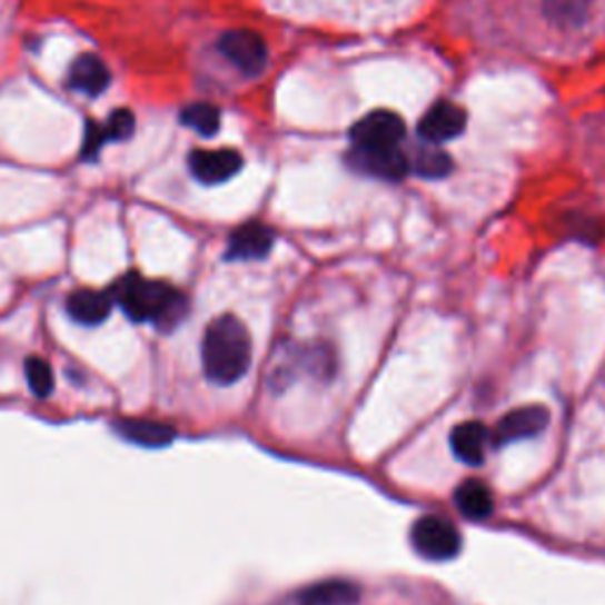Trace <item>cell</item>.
I'll list each match as a JSON object with an SVG mask.
<instances>
[{
  "label": "cell",
  "mask_w": 605,
  "mask_h": 605,
  "mask_svg": "<svg viewBox=\"0 0 605 605\" xmlns=\"http://www.w3.org/2000/svg\"><path fill=\"white\" fill-rule=\"evenodd\" d=\"M449 445L454 457L468 466H480L487 457V449L492 445L489 430L483 421H464L457 424L449 435Z\"/></svg>",
  "instance_id": "13"
},
{
  "label": "cell",
  "mask_w": 605,
  "mask_h": 605,
  "mask_svg": "<svg viewBox=\"0 0 605 605\" xmlns=\"http://www.w3.org/2000/svg\"><path fill=\"white\" fill-rule=\"evenodd\" d=\"M348 166H353L359 173H367L381 180H400L407 173V159L400 149H365L353 147L348 155Z\"/></svg>",
  "instance_id": "10"
},
{
  "label": "cell",
  "mask_w": 605,
  "mask_h": 605,
  "mask_svg": "<svg viewBox=\"0 0 605 605\" xmlns=\"http://www.w3.org/2000/svg\"><path fill=\"white\" fill-rule=\"evenodd\" d=\"M102 128L107 140H126L136 130V117L128 109H117L107 119V123H102Z\"/></svg>",
  "instance_id": "22"
},
{
  "label": "cell",
  "mask_w": 605,
  "mask_h": 605,
  "mask_svg": "<svg viewBox=\"0 0 605 605\" xmlns=\"http://www.w3.org/2000/svg\"><path fill=\"white\" fill-rule=\"evenodd\" d=\"M244 161L235 149H197L189 157V170L201 185H220L235 178Z\"/></svg>",
  "instance_id": "11"
},
{
  "label": "cell",
  "mask_w": 605,
  "mask_h": 605,
  "mask_svg": "<svg viewBox=\"0 0 605 605\" xmlns=\"http://www.w3.org/2000/svg\"><path fill=\"white\" fill-rule=\"evenodd\" d=\"M111 306H113V298L109 291L79 289V291H71L67 298L69 317L83 327L102 325L111 313Z\"/></svg>",
  "instance_id": "15"
},
{
  "label": "cell",
  "mask_w": 605,
  "mask_h": 605,
  "mask_svg": "<svg viewBox=\"0 0 605 605\" xmlns=\"http://www.w3.org/2000/svg\"><path fill=\"white\" fill-rule=\"evenodd\" d=\"M476 6L489 29L516 48L565 57L605 41V0H476Z\"/></svg>",
  "instance_id": "1"
},
{
  "label": "cell",
  "mask_w": 605,
  "mask_h": 605,
  "mask_svg": "<svg viewBox=\"0 0 605 605\" xmlns=\"http://www.w3.org/2000/svg\"><path fill=\"white\" fill-rule=\"evenodd\" d=\"M353 147L365 149H395L405 138V123L397 113L374 111L350 130Z\"/></svg>",
  "instance_id": "7"
},
{
  "label": "cell",
  "mask_w": 605,
  "mask_h": 605,
  "mask_svg": "<svg viewBox=\"0 0 605 605\" xmlns=\"http://www.w3.org/2000/svg\"><path fill=\"white\" fill-rule=\"evenodd\" d=\"M182 123L189 126L192 130H197L199 136L211 138L216 136V130L220 128V113L214 105L206 102H197L189 105L187 109H182Z\"/></svg>",
  "instance_id": "19"
},
{
  "label": "cell",
  "mask_w": 605,
  "mask_h": 605,
  "mask_svg": "<svg viewBox=\"0 0 605 605\" xmlns=\"http://www.w3.org/2000/svg\"><path fill=\"white\" fill-rule=\"evenodd\" d=\"M466 126V113L457 105L440 102L428 109L426 117L419 123V136L430 145H443L454 140Z\"/></svg>",
  "instance_id": "12"
},
{
  "label": "cell",
  "mask_w": 605,
  "mask_h": 605,
  "mask_svg": "<svg viewBox=\"0 0 605 605\" xmlns=\"http://www.w3.org/2000/svg\"><path fill=\"white\" fill-rule=\"evenodd\" d=\"M218 48L246 76H258L268 65V46L254 31H227L222 33Z\"/></svg>",
  "instance_id": "8"
},
{
  "label": "cell",
  "mask_w": 605,
  "mask_h": 605,
  "mask_svg": "<svg viewBox=\"0 0 605 605\" xmlns=\"http://www.w3.org/2000/svg\"><path fill=\"white\" fill-rule=\"evenodd\" d=\"M109 142L107 136H105V128L102 123H88V130H86V142H83V157L86 159H92L98 157V151L102 149V145Z\"/></svg>",
  "instance_id": "23"
},
{
  "label": "cell",
  "mask_w": 605,
  "mask_h": 605,
  "mask_svg": "<svg viewBox=\"0 0 605 605\" xmlns=\"http://www.w3.org/2000/svg\"><path fill=\"white\" fill-rule=\"evenodd\" d=\"M254 344L244 321L235 315H220L204 331L201 365L208 381L232 386L251 369Z\"/></svg>",
  "instance_id": "4"
},
{
  "label": "cell",
  "mask_w": 605,
  "mask_h": 605,
  "mask_svg": "<svg viewBox=\"0 0 605 605\" xmlns=\"http://www.w3.org/2000/svg\"><path fill=\"white\" fill-rule=\"evenodd\" d=\"M111 298L132 321H149L159 331L170 334L187 317V298L166 281H151L138 272H128L111 287Z\"/></svg>",
  "instance_id": "3"
},
{
  "label": "cell",
  "mask_w": 605,
  "mask_h": 605,
  "mask_svg": "<svg viewBox=\"0 0 605 605\" xmlns=\"http://www.w3.org/2000/svg\"><path fill=\"white\" fill-rule=\"evenodd\" d=\"M272 10L300 19L348 29H384L407 22L426 0H262Z\"/></svg>",
  "instance_id": "2"
},
{
  "label": "cell",
  "mask_w": 605,
  "mask_h": 605,
  "mask_svg": "<svg viewBox=\"0 0 605 605\" xmlns=\"http://www.w3.org/2000/svg\"><path fill=\"white\" fill-rule=\"evenodd\" d=\"M275 235L260 222L241 225L227 244V260H260L270 254Z\"/></svg>",
  "instance_id": "14"
},
{
  "label": "cell",
  "mask_w": 605,
  "mask_h": 605,
  "mask_svg": "<svg viewBox=\"0 0 605 605\" xmlns=\"http://www.w3.org/2000/svg\"><path fill=\"white\" fill-rule=\"evenodd\" d=\"M363 592L348 579H325L284 596L277 605H357Z\"/></svg>",
  "instance_id": "9"
},
{
  "label": "cell",
  "mask_w": 605,
  "mask_h": 605,
  "mask_svg": "<svg viewBox=\"0 0 605 605\" xmlns=\"http://www.w3.org/2000/svg\"><path fill=\"white\" fill-rule=\"evenodd\" d=\"M414 552L428 561H452L462 552V533L449 518L428 514L411 525Z\"/></svg>",
  "instance_id": "5"
},
{
  "label": "cell",
  "mask_w": 605,
  "mask_h": 605,
  "mask_svg": "<svg viewBox=\"0 0 605 605\" xmlns=\"http://www.w3.org/2000/svg\"><path fill=\"white\" fill-rule=\"evenodd\" d=\"M24 369H27V381H29V388H31L33 395L46 397V395L52 393L54 378H52L50 365L46 363L43 357H29Z\"/></svg>",
  "instance_id": "21"
},
{
  "label": "cell",
  "mask_w": 605,
  "mask_h": 605,
  "mask_svg": "<svg viewBox=\"0 0 605 605\" xmlns=\"http://www.w3.org/2000/svg\"><path fill=\"white\" fill-rule=\"evenodd\" d=\"M452 168V161L449 157L445 155V151L435 149V147H426L421 151H416V159H414V170L424 178H443L449 173Z\"/></svg>",
  "instance_id": "20"
},
{
  "label": "cell",
  "mask_w": 605,
  "mask_h": 605,
  "mask_svg": "<svg viewBox=\"0 0 605 605\" xmlns=\"http://www.w3.org/2000/svg\"><path fill=\"white\" fill-rule=\"evenodd\" d=\"M109 81H111L109 69L98 54H83L71 65L69 83L73 90L88 95V98H98L100 92L107 90Z\"/></svg>",
  "instance_id": "17"
},
{
  "label": "cell",
  "mask_w": 605,
  "mask_h": 605,
  "mask_svg": "<svg viewBox=\"0 0 605 605\" xmlns=\"http://www.w3.org/2000/svg\"><path fill=\"white\" fill-rule=\"evenodd\" d=\"M548 421H552V414H548L544 405H527V407L510 409L497 421L495 430L489 433L492 447H504L516 440L535 438V435L546 430Z\"/></svg>",
  "instance_id": "6"
},
{
  "label": "cell",
  "mask_w": 605,
  "mask_h": 605,
  "mask_svg": "<svg viewBox=\"0 0 605 605\" xmlns=\"http://www.w3.org/2000/svg\"><path fill=\"white\" fill-rule=\"evenodd\" d=\"M454 504H457L459 514L468 520H485L495 510V497H492V489L478 480L468 478L457 489H454Z\"/></svg>",
  "instance_id": "18"
},
{
  "label": "cell",
  "mask_w": 605,
  "mask_h": 605,
  "mask_svg": "<svg viewBox=\"0 0 605 605\" xmlns=\"http://www.w3.org/2000/svg\"><path fill=\"white\" fill-rule=\"evenodd\" d=\"M113 430H117L123 440L140 445V447H166L176 440V428L149 421V419H119L113 421Z\"/></svg>",
  "instance_id": "16"
}]
</instances>
